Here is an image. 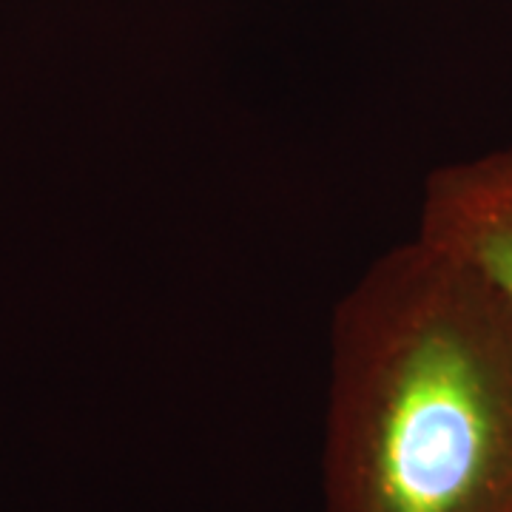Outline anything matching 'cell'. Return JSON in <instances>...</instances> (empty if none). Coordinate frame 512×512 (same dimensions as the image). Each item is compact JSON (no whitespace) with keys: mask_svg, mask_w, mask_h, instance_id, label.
Instances as JSON below:
<instances>
[{"mask_svg":"<svg viewBox=\"0 0 512 512\" xmlns=\"http://www.w3.org/2000/svg\"><path fill=\"white\" fill-rule=\"evenodd\" d=\"M325 512H512V328L413 237L330 322Z\"/></svg>","mask_w":512,"mask_h":512,"instance_id":"6da1fadb","label":"cell"},{"mask_svg":"<svg viewBox=\"0 0 512 512\" xmlns=\"http://www.w3.org/2000/svg\"><path fill=\"white\" fill-rule=\"evenodd\" d=\"M416 237L473 276L512 328V146L433 168Z\"/></svg>","mask_w":512,"mask_h":512,"instance_id":"7a4b0ae2","label":"cell"}]
</instances>
